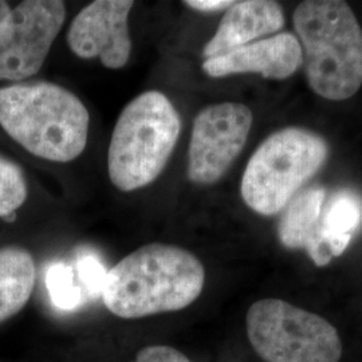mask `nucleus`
<instances>
[{"label": "nucleus", "instance_id": "obj_7", "mask_svg": "<svg viewBox=\"0 0 362 362\" xmlns=\"http://www.w3.org/2000/svg\"><path fill=\"white\" fill-rule=\"evenodd\" d=\"M66 19L61 0L19 3L0 25V81H25L38 73Z\"/></svg>", "mask_w": 362, "mask_h": 362}, {"label": "nucleus", "instance_id": "obj_8", "mask_svg": "<svg viewBox=\"0 0 362 362\" xmlns=\"http://www.w3.org/2000/svg\"><path fill=\"white\" fill-rule=\"evenodd\" d=\"M252 121L250 107L239 103L209 105L200 110L188 149V179L199 185L219 181L243 151Z\"/></svg>", "mask_w": 362, "mask_h": 362}, {"label": "nucleus", "instance_id": "obj_4", "mask_svg": "<svg viewBox=\"0 0 362 362\" xmlns=\"http://www.w3.org/2000/svg\"><path fill=\"white\" fill-rule=\"evenodd\" d=\"M179 112L161 91L137 95L117 119L109 151L107 172L122 192L144 188L161 175L179 141Z\"/></svg>", "mask_w": 362, "mask_h": 362}, {"label": "nucleus", "instance_id": "obj_11", "mask_svg": "<svg viewBox=\"0 0 362 362\" xmlns=\"http://www.w3.org/2000/svg\"><path fill=\"white\" fill-rule=\"evenodd\" d=\"M284 25V10L276 1H235L221 18L215 35L204 46L203 58L211 59L233 52L279 31Z\"/></svg>", "mask_w": 362, "mask_h": 362}, {"label": "nucleus", "instance_id": "obj_19", "mask_svg": "<svg viewBox=\"0 0 362 362\" xmlns=\"http://www.w3.org/2000/svg\"><path fill=\"white\" fill-rule=\"evenodd\" d=\"M10 11H11L10 4H8L7 1H1V0H0V25H1V22L6 19V16L10 13Z\"/></svg>", "mask_w": 362, "mask_h": 362}, {"label": "nucleus", "instance_id": "obj_13", "mask_svg": "<svg viewBox=\"0 0 362 362\" xmlns=\"http://www.w3.org/2000/svg\"><path fill=\"white\" fill-rule=\"evenodd\" d=\"M35 279V260L28 250L19 246L0 248V324L26 306Z\"/></svg>", "mask_w": 362, "mask_h": 362}, {"label": "nucleus", "instance_id": "obj_20", "mask_svg": "<svg viewBox=\"0 0 362 362\" xmlns=\"http://www.w3.org/2000/svg\"><path fill=\"white\" fill-rule=\"evenodd\" d=\"M16 219V212H13V214H10L8 216H6L4 219L6 221H8V223H11V221H13V220Z\"/></svg>", "mask_w": 362, "mask_h": 362}, {"label": "nucleus", "instance_id": "obj_9", "mask_svg": "<svg viewBox=\"0 0 362 362\" xmlns=\"http://www.w3.org/2000/svg\"><path fill=\"white\" fill-rule=\"evenodd\" d=\"M132 0H95L82 8L67 31L70 50L82 59L98 58L110 70L122 69L132 54Z\"/></svg>", "mask_w": 362, "mask_h": 362}, {"label": "nucleus", "instance_id": "obj_1", "mask_svg": "<svg viewBox=\"0 0 362 362\" xmlns=\"http://www.w3.org/2000/svg\"><path fill=\"white\" fill-rule=\"evenodd\" d=\"M204 282V266L192 252L151 243L106 272L101 294L110 313L137 320L188 308L200 297Z\"/></svg>", "mask_w": 362, "mask_h": 362}, {"label": "nucleus", "instance_id": "obj_18", "mask_svg": "<svg viewBox=\"0 0 362 362\" xmlns=\"http://www.w3.org/2000/svg\"><path fill=\"white\" fill-rule=\"evenodd\" d=\"M233 3L235 1H231V0H187V1H184V4L188 6L189 8L203 11V13L228 10Z\"/></svg>", "mask_w": 362, "mask_h": 362}, {"label": "nucleus", "instance_id": "obj_15", "mask_svg": "<svg viewBox=\"0 0 362 362\" xmlns=\"http://www.w3.org/2000/svg\"><path fill=\"white\" fill-rule=\"evenodd\" d=\"M28 188L23 170L0 156V219L16 212L26 202Z\"/></svg>", "mask_w": 362, "mask_h": 362}, {"label": "nucleus", "instance_id": "obj_14", "mask_svg": "<svg viewBox=\"0 0 362 362\" xmlns=\"http://www.w3.org/2000/svg\"><path fill=\"white\" fill-rule=\"evenodd\" d=\"M325 200L324 188L311 187L288 203L278 227V235L284 246L291 250L305 248L308 251L315 239Z\"/></svg>", "mask_w": 362, "mask_h": 362}, {"label": "nucleus", "instance_id": "obj_2", "mask_svg": "<svg viewBox=\"0 0 362 362\" xmlns=\"http://www.w3.org/2000/svg\"><path fill=\"white\" fill-rule=\"evenodd\" d=\"M0 127L31 155L70 163L86 148L90 115L64 86L18 82L0 89Z\"/></svg>", "mask_w": 362, "mask_h": 362}, {"label": "nucleus", "instance_id": "obj_10", "mask_svg": "<svg viewBox=\"0 0 362 362\" xmlns=\"http://www.w3.org/2000/svg\"><path fill=\"white\" fill-rule=\"evenodd\" d=\"M303 64L302 47L290 33L259 39L233 52L206 59L204 73L212 78L255 73L264 78L291 77Z\"/></svg>", "mask_w": 362, "mask_h": 362}, {"label": "nucleus", "instance_id": "obj_16", "mask_svg": "<svg viewBox=\"0 0 362 362\" xmlns=\"http://www.w3.org/2000/svg\"><path fill=\"white\" fill-rule=\"evenodd\" d=\"M47 287L50 288L54 303L61 309H74L82 302L73 286L71 272L62 264L52 267L47 276Z\"/></svg>", "mask_w": 362, "mask_h": 362}, {"label": "nucleus", "instance_id": "obj_3", "mask_svg": "<svg viewBox=\"0 0 362 362\" xmlns=\"http://www.w3.org/2000/svg\"><path fill=\"white\" fill-rule=\"evenodd\" d=\"M311 89L329 101H345L362 86V28L349 4L306 0L293 15Z\"/></svg>", "mask_w": 362, "mask_h": 362}, {"label": "nucleus", "instance_id": "obj_12", "mask_svg": "<svg viewBox=\"0 0 362 362\" xmlns=\"http://www.w3.org/2000/svg\"><path fill=\"white\" fill-rule=\"evenodd\" d=\"M362 221V202L358 196L342 191L325 203L315 239L308 254L320 267L339 257Z\"/></svg>", "mask_w": 362, "mask_h": 362}, {"label": "nucleus", "instance_id": "obj_5", "mask_svg": "<svg viewBox=\"0 0 362 362\" xmlns=\"http://www.w3.org/2000/svg\"><path fill=\"white\" fill-rule=\"evenodd\" d=\"M327 155L326 141L310 130L286 128L272 133L248 160L240 182L243 202L264 216L281 212L322 168Z\"/></svg>", "mask_w": 362, "mask_h": 362}, {"label": "nucleus", "instance_id": "obj_17", "mask_svg": "<svg viewBox=\"0 0 362 362\" xmlns=\"http://www.w3.org/2000/svg\"><path fill=\"white\" fill-rule=\"evenodd\" d=\"M133 362H194L180 350L167 345H153L140 350Z\"/></svg>", "mask_w": 362, "mask_h": 362}, {"label": "nucleus", "instance_id": "obj_6", "mask_svg": "<svg viewBox=\"0 0 362 362\" xmlns=\"http://www.w3.org/2000/svg\"><path fill=\"white\" fill-rule=\"evenodd\" d=\"M246 326L250 344L266 362H338L342 357L333 325L282 299L251 305Z\"/></svg>", "mask_w": 362, "mask_h": 362}]
</instances>
